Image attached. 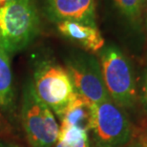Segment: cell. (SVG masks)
Returning a JSON list of instances; mask_svg holds the SVG:
<instances>
[{"label": "cell", "mask_w": 147, "mask_h": 147, "mask_svg": "<svg viewBox=\"0 0 147 147\" xmlns=\"http://www.w3.org/2000/svg\"><path fill=\"white\" fill-rule=\"evenodd\" d=\"M33 84L37 96L61 119L76 91L67 70L52 58L36 62Z\"/></svg>", "instance_id": "cell-4"}, {"label": "cell", "mask_w": 147, "mask_h": 147, "mask_svg": "<svg viewBox=\"0 0 147 147\" xmlns=\"http://www.w3.org/2000/svg\"><path fill=\"white\" fill-rule=\"evenodd\" d=\"M98 53L102 78L111 99L123 110L133 109L139 95L130 60L113 44L104 45Z\"/></svg>", "instance_id": "cell-2"}, {"label": "cell", "mask_w": 147, "mask_h": 147, "mask_svg": "<svg viewBox=\"0 0 147 147\" xmlns=\"http://www.w3.org/2000/svg\"><path fill=\"white\" fill-rule=\"evenodd\" d=\"M14 107L13 73L10 55L0 48V110L11 116Z\"/></svg>", "instance_id": "cell-10"}, {"label": "cell", "mask_w": 147, "mask_h": 147, "mask_svg": "<svg viewBox=\"0 0 147 147\" xmlns=\"http://www.w3.org/2000/svg\"><path fill=\"white\" fill-rule=\"evenodd\" d=\"M59 128L78 127L89 132L91 124V102L76 93L60 119Z\"/></svg>", "instance_id": "cell-9"}, {"label": "cell", "mask_w": 147, "mask_h": 147, "mask_svg": "<svg viewBox=\"0 0 147 147\" xmlns=\"http://www.w3.org/2000/svg\"><path fill=\"white\" fill-rule=\"evenodd\" d=\"M54 147H92V144H91L89 135H88V136H85L79 140H76V142H73L57 140Z\"/></svg>", "instance_id": "cell-12"}, {"label": "cell", "mask_w": 147, "mask_h": 147, "mask_svg": "<svg viewBox=\"0 0 147 147\" xmlns=\"http://www.w3.org/2000/svg\"><path fill=\"white\" fill-rule=\"evenodd\" d=\"M44 14L50 21H76L96 26V0H42Z\"/></svg>", "instance_id": "cell-7"}, {"label": "cell", "mask_w": 147, "mask_h": 147, "mask_svg": "<svg viewBox=\"0 0 147 147\" xmlns=\"http://www.w3.org/2000/svg\"><path fill=\"white\" fill-rule=\"evenodd\" d=\"M146 29H147V17H146Z\"/></svg>", "instance_id": "cell-20"}, {"label": "cell", "mask_w": 147, "mask_h": 147, "mask_svg": "<svg viewBox=\"0 0 147 147\" xmlns=\"http://www.w3.org/2000/svg\"><path fill=\"white\" fill-rule=\"evenodd\" d=\"M117 9L133 24H140L143 1L142 0H113Z\"/></svg>", "instance_id": "cell-11"}, {"label": "cell", "mask_w": 147, "mask_h": 147, "mask_svg": "<svg viewBox=\"0 0 147 147\" xmlns=\"http://www.w3.org/2000/svg\"><path fill=\"white\" fill-rule=\"evenodd\" d=\"M21 119L31 147H54L57 142L59 126L52 110L39 98L32 80L23 88Z\"/></svg>", "instance_id": "cell-5"}, {"label": "cell", "mask_w": 147, "mask_h": 147, "mask_svg": "<svg viewBox=\"0 0 147 147\" xmlns=\"http://www.w3.org/2000/svg\"><path fill=\"white\" fill-rule=\"evenodd\" d=\"M143 3H145V4H147V0H142Z\"/></svg>", "instance_id": "cell-19"}, {"label": "cell", "mask_w": 147, "mask_h": 147, "mask_svg": "<svg viewBox=\"0 0 147 147\" xmlns=\"http://www.w3.org/2000/svg\"><path fill=\"white\" fill-rule=\"evenodd\" d=\"M140 104L144 110L147 116V69L143 73L142 79V86H140V92L139 95Z\"/></svg>", "instance_id": "cell-13"}, {"label": "cell", "mask_w": 147, "mask_h": 147, "mask_svg": "<svg viewBox=\"0 0 147 147\" xmlns=\"http://www.w3.org/2000/svg\"><path fill=\"white\" fill-rule=\"evenodd\" d=\"M92 147H125L134 139V130L125 111L111 98L91 103Z\"/></svg>", "instance_id": "cell-3"}, {"label": "cell", "mask_w": 147, "mask_h": 147, "mask_svg": "<svg viewBox=\"0 0 147 147\" xmlns=\"http://www.w3.org/2000/svg\"><path fill=\"white\" fill-rule=\"evenodd\" d=\"M39 30L36 0H11L0 7V48L9 55L25 50Z\"/></svg>", "instance_id": "cell-1"}, {"label": "cell", "mask_w": 147, "mask_h": 147, "mask_svg": "<svg viewBox=\"0 0 147 147\" xmlns=\"http://www.w3.org/2000/svg\"><path fill=\"white\" fill-rule=\"evenodd\" d=\"M65 69L75 91L91 103L111 98L102 78L98 58L87 52H73L65 58Z\"/></svg>", "instance_id": "cell-6"}, {"label": "cell", "mask_w": 147, "mask_h": 147, "mask_svg": "<svg viewBox=\"0 0 147 147\" xmlns=\"http://www.w3.org/2000/svg\"><path fill=\"white\" fill-rule=\"evenodd\" d=\"M138 138H139V140H140V142L142 143L143 147H147V142H146V140L144 138V135H143V133H142V131H140V133L138 135Z\"/></svg>", "instance_id": "cell-16"}, {"label": "cell", "mask_w": 147, "mask_h": 147, "mask_svg": "<svg viewBox=\"0 0 147 147\" xmlns=\"http://www.w3.org/2000/svg\"><path fill=\"white\" fill-rule=\"evenodd\" d=\"M0 147H22V146H20L19 144H16V143L7 142V140H0Z\"/></svg>", "instance_id": "cell-15"}, {"label": "cell", "mask_w": 147, "mask_h": 147, "mask_svg": "<svg viewBox=\"0 0 147 147\" xmlns=\"http://www.w3.org/2000/svg\"><path fill=\"white\" fill-rule=\"evenodd\" d=\"M142 133H143V135H144V138H145V140L147 142V130H142Z\"/></svg>", "instance_id": "cell-18"}, {"label": "cell", "mask_w": 147, "mask_h": 147, "mask_svg": "<svg viewBox=\"0 0 147 147\" xmlns=\"http://www.w3.org/2000/svg\"><path fill=\"white\" fill-rule=\"evenodd\" d=\"M125 147H143V145L139 140V138L137 137V139H133Z\"/></svg>", "instance_id": "cell-14"}, {"label": "cell", "mask_w": 147, "mask_h": 147, "mask_svg": "<svg viewBox=\"0 0 147 147\" xmlns=\"http://www.w3.org/2000/svg\"><path fill=\"white\" fill-rule=\"evenodd\" d=\"M11 0H0V7H2L3 5L7 4L8 2H10Z\"/></svg>", "instance_id": "cell-17"}, {"label": "cell", "mask_w": 147, "mask_h": 147, "mask_svg": "<svg viewBox=\"0 0 147 147\" xmlns=\"http://www.w3.org/2000/svg\"><path fill=\"white\" fill-rule=\"evenodd\" d=\"M57 29L61 36L90 54L98 53L104 46V38L96 26L76 21H61L57 23Z\"/></svg>", "instance_id": "cell-8"}]
</instances>
